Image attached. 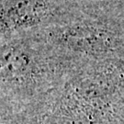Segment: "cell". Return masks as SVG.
Returning a JSON list of instances; mask_svg holds the SVG:
<instances>
[{"instance_id": "6da1fadb", "label": "cell", "mask_w": 124, "mask_h": 124, "mask_svg": "<svg viewBox=\"0 0 124 124\" xmlns=\"http://www.w3.org/2000/svg\"><path fill=\"white\" fill-rule=\"evenodd\" d=\"M42 12V5L38 0H18L15 4L10 5L8 11L10 22L25 24L32 22L40 17Z\"/></svg>"}]
</instances>
